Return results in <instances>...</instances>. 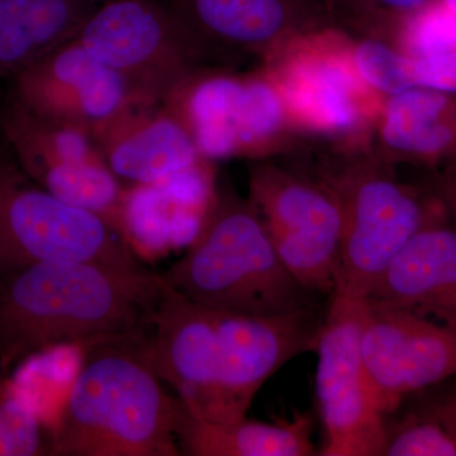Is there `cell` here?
I'll return each instance as SVG.
<instances>
[{"mask_svg": "<svg viewBox=\"0 0 456 456\" xmlns=\"http://www.w3.org/2000/svg\"><path fill=\"white\" fill-rule=\"evenodd\" d=\"M335 27L293 38L265 60L293 127L341 139L365 131L382 106L356 73Z\"/></svg>", "mask_w": 456, "mask_h": 456, "instance_id": "ba28073f", "label": "cell"}, {"mask_svg": "<svg viewBox=\"0 0 456 456\" xmlns=\"http://www.w3.org/2000/svg\"><path fill=\"white\" fill-rule=\"evenodd\" d=\"M430 408L432 412L437 416V419L456 437V393L450 395L445 401L440 402V403L435 404V406Z\"/></svg>", "mask_w": 456, "mask_h": 456, "instance_id": "f1b7e54d", "label": "cell"}, {"mask_svg": "<svg viewBox=\"0 0 456 456\" xmlns=\"http://www.w3.org/2000/svg\"><path fill=\"white\" fill-rule=\"evenodd\" d=\"M55 261L143 268L121 233L98 213L32 182L12 156L0 158V275Z\"/></svg>", "mask_w": 456, "mask_h": 456, "instance_id": "5b68a950", "label": "cell"}, {"mask_svg": "<svg viewBox=\"0 0 456 456\" xmlns=\"http://www.w3.org/2000/svg\"><path fill=\"white\" fill-rule=\"evenodd\" d=\"M356 41L350 46L351 59L369 88L386 97L413 88L406 59L395 42L371 36H359Z\"/></svg>", "mask_w": 456, "mask_h": 456, "instance_id": "4316f807", "label": "cell"}, {"mask_svg": "<svg viewBox=\"0 0 456 456\" xmlns=\"http://www.w3.org/2000/svg\"><path fill=\"white\" fill-rule=\"evenodd\" d=\"M360 351L386 419L410 395L456 375L454 330L379 303L367 301Z\"/></svg>", "mask_w": 456, "mask_h": 456, "instance_id": "5bb4252c", "label": "cell"}, {"mask_svg": "<svg viewBox=\"0 0 456 456\" xmlns=\"http://www.w3.org/2000/svg\"><path fill=\"white\" fill-rule=\"evenodd\" d=\"M161 296V275L145 266L55 261L0 275V368L65 345L145 340Z\"/></svg>", "mask_w": 456, "mask_h": 456, "instance_id": "6da1fadb", "label": "cell"}, {"mask_svg": "<svg viewBox=\"0 0 456 456\" xmlns=\"http://www.w3.org/2000/svg\"><path fill=\"white\" fill-rule=\"evenodd\" d=\"M161 278L189 299L224 314L272 316L314 305L288 272L248 200L217 187L202 228Z\"/></svg>", "mask_w": 456, "mask_h": 456, "instance_id": "3957f363", "label": "cell"}, {"mask_svg": "<svg viewBox=\"0 0 456 456\" xmlns=\"http://www.w3.org/2000/svg\"><path fill=\"white\" fill-rule=\"evenodd\" d=\"M99 0H0V79L75 40Z\"/></svg>", "mask_w": 456, "mask_h": 456, "instance_id": "44dd1931", "label": "cell"}, {"mask_svg": "<svg viewBox=\"0 0 456 456\" xmlns=\"http://www.w3.org/2000/svg\"><path fill=\"white\" fill-rule=\"evenodd\" d=\"M383 456H456V437L428 410L386 419Z\"/></svg>", "mask_w": 456, "mask_h": 456, "instance_id": "484cf974", "label": "cell"}, {"mask_svg": "<svg viewBox=\"0 0 456 456\" xmlns=\"http://www.w3.org/2000/svg\"><path fill=\"white\" fill-rule=\"evenodd\" d=\"M395 46L406 59L413 86L456 94V13L440 0L402 23Z\"/></svg>", "mask_w": 456, "mask_h": 456, "instance_id": "603a6c76", "label": "cell"}, {"mask_svg": "<svg viewBox=\"0 0 456 456\" xmlns=\"http://www.w3.org/2000/svg\"><path fill=\"white\" fill-rule=\"evenodd\" d=\"M200 68L265 61L288 42L332 27L316 0H163Z\"/></svg>", "mask_w": 456, "mask_h": 456, "instance_id": "7c38bea8", "label": "cell"}, {"mask_svg": "<svg viewBox=\"0 0 456 456\" xmlns=\"http://www.w3.org/2000/svg\"><path fill=\"white\" fill-rule=\"evenodd\" d=\"M250 197L273 245L293 278L312 294L335 290L342 233L340 198L321 171L316 178L259 163L248 175Z\"/></svg>", "mask_w": 456, "mask_h": 456, "instance_id": "52a82bcc", "label": "cell"}, {"mask_svg": "<svg viewBox=\"0 0 456 456\" xmlns=\"http://www.w3.org/2000/svg\"><path fill=\"white\" fill-rule=\"evenodd\" d=\"M367 301L430 318L456 331V228L441 222L419 231Z\"/></svg>", "mask_w": 456, "mask_h": 456, "instance_id": "d6986e66", "label": "cell"}, {"mask_svg": "<svg viewBox=\"0 0 456 456\" xmlns=\"http://www.w3.org/2000/svg\"><path fill=\"white\" fill-rule=\"evenodd\" d=\"M44 455H51L49 428L0 368V456Z\"/></svg>", "mask_w": 456, "mask_h": 456, "instance_id": "cb8c5ba5", "label": "cell"}, {"mask_svg": "<svg viewBox=\"0 0 456 456\" xmlns=\"http://www.w3.org/2000/svg\"><path fill=\"white\" fill-rule=\"evenodd\" d=\"M125 185L149 184L202 160L187 127L164 103L137 102L93 134Z\"/></svg>", "mask_w": 456, "mask_h": 456, "instance_id": "ac0fdd59", "label": "cell"}, {"mask_svg": "<svg viewBox=\"0 0 456 456\" xmlns=\"http://www.w3.org/2000/svg\"><path fill=\"white\" fill-rule=\"evenodd\" d=\"M140 341L83 347L50 430L51 456H179L183 403L165 389Z\"/></svg>", "mask_w": 456, "mask_h": 456, "instance_id": "7a4b0ae2", "label": "cell"}, {"mask_svg": "<svg viewBox=\"0 0 456 456\" xmlns=\"http://www.w3.org/2000/svg\"><path fill=\"white\" fill-rule=\"evenodd\" d=\"M183 403V402H182ZM314 419L296 412L274 424L240 419L212 422L194 416L183 404L178 428L180 455L187 456H310Z\"/></svg>", "mask_w": 456, "mask_h": 456, "instance_id": "7402d4cb", "label": "cell"}, {"mask_svg": "<svg viewBox=\"0 0 456 456\" xmlns=\"http://www.w3.org/2000/svg\"><path fill=\"white\" fill-rule=\"evenodd\" d=\"M332 27L393 41L411 14L434 0H316Z\"/></svg>", "mask_w": 456, "mask_h": 456, "instance_id": "d4e9b609", "label": "cell"}, {"mask_svg": "<svg viewBox=\"0 0 456 456\" xmlns=\"http://www.w3.org/2000/svg\"><path fill=\"white\" fill-rule=\"evenodd\" d=\"M139 347L150 367L174 389L188 411L208 419L217 353L216 312L163 281V296L151 331Z\"/></svg>", "mask_w": 456, "mask_h": 456, "instance_id": "2e32d148", "label": "cell"}, {"mask_svg": "<svg viewBox=\"0 0 456 456\" xmlns=\"http://www.w3.org/2000/svg\"><path fill=\"white\" fill-rule=\"evenodd\" d=\"M435 194L443 204L446 217L456 228V165L445 167L435 185Z\"/></svg>", "mask_w": 456, "mask_h": 456, "instance_id": "83f0119b", "label": "cell"}, {"mask_svg": "<svg viewBox=\"0 0 456 456\" xmlns=\"http://www.w3.org/2000/svg\"><path fill=\"white\" fill-rule=\"evenodd\" d=\"M77 40L122 77L143 103H163L200 69L163 0H104Z\"/></svg>", "mask_w": 456, "mask_h": 456, "instance_id": "8fae6325", "label": "cell"}, {"mask_svg": "<svg viewBox=\"0 0 456 456\" xmlns=\"http://www.w3.org/2000/svg\"><path fill=\"white\" fill-rule=\"evenodd\" d=\"M392 165L355 154L322 171L340 198L342 233L332 294L367 299L393 260L424 228L446 222L436 194L425 196L395 179Z\"/></svg>", "mask_w": 456, "mask_h": 456, "instance_id": "277c9868", "label": "cell"}, {"mask_svg": "<svg viewBox=\"0 0 456 456\" xmlns=\"http://www.w3.org/2000/svg\"><path fill=\"white\" fill-rule=\"evenodd\" d=\"M446 8H449L450 11L454 12L456 13V0H440Z\"/></svg>", "mask_w": 456, "mask_h": 456, "instance_id": "f546056e", "label": "cell"}, {"mask_svg": "<svg viewBox=\"0 0 456 456\" xmlns=\"http://www.w3.org/2000/svg\"><path fill=\"white\" fill-rule=\"evenodd\" d=\"M367 301L331 294L316 350V395L323 456H383L386 416L360 351Z\"/></svg>", "mask_w": 456, "mask_h": 456, "instance_id": "9c48e42d", "label": "cell"}, {"mask_svg": "<svg viewBox=\"0 0 456 456\" xmlns=\"http://www.w3.org/2000/svg\"><path fill=\"white\" fill-rule=\"evenodd\" d=\"M11 84L9 97L27 110L92 134L139 102L123 77L77 38L20 71Z\"/></svg>", "mask_w": 456, "mask_h": 456, "instance_id": "9a60e30c", "label": "cell"}, {"mask_svg": "<svg viewBox=\"0 0 456 456\" xmlns=\"http://www.w3.org/2000/svg\"><path fill=\"white\" fill-rule=\"evenodd\" d=\"M2 156H3V152H2V151H0V158H2Z\"/></svg>", "mask_w": 456, "mask_h": 456, "instance_id": "4dcf8cb0", "label": "cell"}, {"mask_svg": "<svg viewBox=\"0 0 456 456\" xmlns=\"http://www.w3.org/2000/svg\"><path fill=\"white\" fill-rule=\"evenodd\" d=\"M216 312L215 392L207 421L244 419L255 395L285 362L314 350L325 314L316 305L272 316Z\"/></svg>", "mask_w": 456, "mask_h": 456, "instance_id": "4fadbf2b", "label": "cell"}, {"mask_svg": "<svg viewBox=\"0 0 456 456\" xmlns=\"http://www.w3.org/2000/svg\"><path fill=\"white\" fill-rule=\"evenodd\" d=\"M375 131L384 163L454 167L456 94L413 86L387 97Z\"/></svg>", "mask_w": 456, "mask_h": 456, "instance_id": "ffe728a7", "label": "cell"}, {"mask_svg": "<svg viewBox=\"0 0 456 456\" xmlns=\"http://www.w3.org/2000/svg\"><path fill=\"white\" fill-rule=\"evenodd\" d=\"M163 103L187 127L206 160L265 159L281 151L290 123L281 93L265 73L200 68Z\"/></svg>", "mask_w": 456, "mask_h": 456, "instance_id": "8992f818", "label": "cell"}, {"mask_svg": "<svg viewBox=\"0 0 456 456\" xmlns=\"http://www.w3.org/2000/svg\"><path fill=\"white\" fill-rule=\"evenodd\" d=\"M212 161L149 184L125 185L118 230L137 257L160 255L196 239L217 193Z\"/></svg>", "mask_w": 456, "mask_h": 456, "instance_id": "e0dca14e", "label": "cell"}, {"mask_svg": "<svg viewBox=\"0 0 456 456\" xmlns=\"http://www.w3.org/2000/svg\"><path fill=\"white\" fill-rule=\"evenodd\" d=\"M0 132L32 182L65 202L98 213L118 231L122 184L92 132L31 112L13 98L0 104Z\"/></svg>", "mask_w": 456, "mask_h": 456, "instance_id": "30bf717a", "label": "cell"}]
</instances>
